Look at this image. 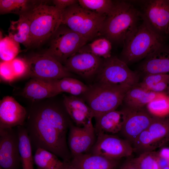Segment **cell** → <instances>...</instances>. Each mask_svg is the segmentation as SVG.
I'll return each mask as SVG.
<instances>
[{
    "label": "cell",
    "instance_id": "1",
    "mask_svg": "<svg viewBox=\"0 0 169 169\" xmlns=\"http://www.w3.org/2000/svg\"><path fill=\"white\" fill-rule=\"evenodd\" d=\"M52 98L32 101L24 126L32 148L45 149L68 162L72 157L67 134L71 122L64 104Z\"/></svg>",
    "mask_w": 169,
    "mask_h": 169
},
{
    "label": "cell",
    "instance_id": "2",
    "mask_svg": "<svg viewBox=\"0 0 169 169\" xmlns=\"http://www.w3.org/2000/svg\"><path fill=\"white\" fill-rule=\"evenodd\" d=\"M141 20L140 11L132 4L124 1H114L105 20L101 35L111 42L123 44L140 24Z\"/></svg>",
    "mask_w": 169,
    "mask_h": 169
},
{
    "label": "cell",
    "instance_id": "3",
    "mask_svg": "<svg viewBox=\"0 0 169 169\" xmlns=\"http://www.w3.org/2000/svg\"><path fill=\"white\" fill-rule=\"evenodd\" d=\"M46 1H37L27 13L32 46H39L50 39L62 24L63 11L49 5Z\"/></svg>",
    "mask_w": 169,
    "mask_h": 169
},
{
    "label": "cell",
    "instance_id": "4",
    "mask_svg": "<svg viewBox=\"0 0 169 169\" xmlns=\"http://www.w3.org/2000/svg\"><path fill=\"white\" fill-rule=\"evenodd\" d=\"M123 44L120 59L127 65L144 59L163 45L162 38L143 20Z\"/></svg>",
    "mask_w": 169,
    "mask_h": 169
},
{
    "label": "cell",
    "instance_id": "5",
    "mask_svg": "<svg viewBox=\"0 0 169 169\" xmlns=\"http://www.w3.org/2000/svg\"><path fill=\"white\" fill-rule=\"evenodd\" d=\"M106 17L86 9L78 3L63 11L62 24L89 41L101 35Z\"/></svg>",
    "mask_w": 169,
    "mask_h": 169
},
{
    "label": "cell",
    "instance_id": "6",
    "mask_svg": "<svg viewBox=\"0 0 169 169\" xmlns=\"http://www.w3.org/2000/svg\"><path fill=\"white\" fill-rule=\"evenodd\" d=\"M129 88L98 82L89 86L84 95L94 118L116 110L122 104L125 95Z\"/></svg>",
    "mask_w": 169,
    "mask_h": 169
},
{
    "label": "cell",
    "instance_id": "7",
    "mask_svg": "<svg viewBox=\"0 0 169 169\" xmlns=\"http://www.w3.org/2000/svg\"><path fill=\"white\" fill-rule=\"evenodd\" d=\"M50 39L49 47L44 53L63 65L68 59L79 51L89 41L63 24Z\"/></svg>",
    "mask_w": 169,
    "mask_h": 169
},
{
    "label": "cell",
    "instance_id": "8",
    "mask_svg": "<svg viewBox=\"0 0 169 169\" xmlns=\"http://www.w3.org/2000/svg\"><path fill=\"white\" fill-rule=\"evenodd\" d=\"M96 76L97 82L129 88L140 82L139 74L130 69L127 64L115 56L104 59Z\"/></svg>",
    "mask_w": 169,
    "mask_h": 169
},
{
    "label": "cell",
    "instance_id": "9",
    "mask_svg": "<svg viewBox=\"0 0 169 169\" xmlns=\"http://www.w3.org/2000/svg\"><path fill=\"white\" fill-rule=\"evenodd\" d=\"M25 59L28 66L27 75L31 78L55 79L72 77V73L63 64L44 53Z\"/></svg>",
    "mask_w": 169,
    "mask_h": 169
},
{
    "label": "cell",
    "instance_id": "10",
    "mask_svg": "<svg viewBox=\"0 0 169 169\" xmlns=\"http://www.w3.org/2000/svg\"><path fill=\"white\" fill-rule=\"evenodd\" d=\"M141 4L140 11L143 21L154 32L162 38L168 33L169 25V0L138 1Z\"/></svg>",
    "mask_w": 169,
    "mask_h": 169
},
{
    "label": "cell",
    "instance_id": "11",
    "mask_svg": "<svg viewBox=\"0 0 169 169\" xmlns=\"http://www.w3.org/2000/svg\"><path fill=\"white\" fill-rule=\"evenodd\" d=\"M96 135V140L90 153L119 160L130 156L134 151L131 144L125 139L109 134L99 133Z\"/></svg>",
    "mask_w": 169,
    "mask_h": 169
},
{
    "label": "cell",
    "instance_id": "12",
    "mask_svg": "<svg viewBox=\"0 0 169 169\" xmlns=\"http://www.w3.org/2000/svg\"><path fill=\"white\" fill-rule=\"evenodd\" d=\"M122 110L124 113V121L120 132L132 145L138 136L148 127L154 116L146 107L133 108L125 106Z\"/></svg>",
    "mask_w": 169,
    "mask_h": 169
},
{
    "label": "cell",
    "instance_id": "13",
    "mask_svg": "<svg viewBox=\"0 0 169 169\" xmlns=\"http://www.w3.org/2000/svg\"><path fill=\"white\" fill-rule=\"evenodd\" d=\"M96 136L92 120L83 126L75 125L71 123L67 143L72 157L78 155L90 153L95 142Z\"/></svg>",
    "mask_w": 169,
    "mask_h": 169
},
{
    "label": "cell",
    "instance_id": "14",
    "mask_svg": "<svg viewBox=\"0 0 169 169\" xmlns=\"http://www.w3.org/2000/svg\"><path fill=\"white\" fill-rule=\"evenodd\" d=\"M104 59L82 48L69 58L64 65L71 73L85 78L97 74Z\"/></svg>",
    "mask_w": 169,
    "mask_h": 169
},
{
    "label": "cell",
    "instance_id": "15",
    "mask_svg": "<svg viewBox=\"0 0 169 169\" xmlns=\"http://www.w3.org/2000/svg\"><path fill=\"white\" fill-rule=\"evenodd\" d=\"M17 130H0V167L16 169L21 161Z\"/></svg>",
    "mask_w": 169,
    "mask_h": 169
},
{
    "label": "cell",
    "instance_id": "16",
    "mask_svg": "<svg viewBox=\"0 0 169 169\" xmlns=\"http://www.w3.org/2000/svg\"><path fill=\"white\" fill-rule=\"evenodd\" d=\"M28 112L12 96H6L0 101V130L24 126Z\"/></svg>",
    "mask_w": 169,
    "mask_h": 169
},
{
    "label": "cell",
    "instance_id": "17",
    "mask_svg": "<svg viewBox=\"0 0 169 169\" xmlns=\"http://www.w3.org/2000/svg\"><path fill=\"white\" fill-rule=\"evenodd\" d=\"M139 70L144 76L153 74H169V49L163 45L159 47L144 59Z\"/></svg>",
    "mask_w": 169,
    "mask_h": 169
},
{
    "label": "cell",
    "instance_id": "18",
    "mask_svg": "<svg viewBox=\"0 0 169 169\" xmlns=\"http://www.w3.org/2000/svg\"><path fill=\"white\" fill-rule=\"evenodd\" d=\"M118 160L89 153L75 156L70 162L76 169H116Z\"/></svg>",
    "mask_w": 169,
    "mask_h": 169
},
{
    "label": "cell",
    "instance_id": "19",
    "mask_svg": "<svg viewBox=\"0 0 169 169\" xmlns=\"http://www.w3.org/2000/svg\"><path fill=\"white\" fill-rule=\"evenodd\" d=\"M23 97L32 101L54 97L57 95L50 79L31 78L21 93Z\"/></svg>",
    "mask_w": 169,
    "mask_h": 169
},
{
    "label": "cell",
    "instance_id": "20",
    "mask_svg": "<svg viewBox=\"0 0 169 169\" xmlns=\"http://www.w3.org/2000/svg\"><path fill=\"white\" fill-rule=\"evenodd\" d=\"M94 126L96 135L99 133L115 134L120 132L124 121L122 110H112L95 118Z\"/></svg>",
    "mask_w": 169,
    "mask_h": 169
},
{
    "label": "cell",
    "instance_id": "21",
    "mask_svg": "<svg viewBox=\"0 0 169 169\" xmlns=\"http://www.w3.org/2000/svg\"><path fill=\"white\" fill-rule=\"evenodd\" d=\"M159 93L148 90L140 86L138 84L128 89L125 95L122 103L125 106L131 108L145 107L157 97Z\"/></svg>",
    "mask_w": 169,
    "mask_h": 169
},
{
    "label": "cell",
    "instance_id": "22",
    "mask_svg": "<svg viewBox=\"0 0 169 169\" xmlns=\"http://www.w3.org/2000/svg\"><path fill=\"white\" fill-rule=\"evenodd\" d=\"M8 36L19 43L28 47L32 46L30 22L27 13L19 16L17 21H11Z\"/></svg>",
    "mask_w": 169,
    "mask_h": 169
},
{
    "label": "cell",
    "instance_id": "23",
    "mask_svg": "<svg viewBox=\"0 0 169 169\" xmlns=\"http://www.w3.org/2000/svg\"><path fill=\"white\" fill-rule=\"evenodd\" d=\"M153 141L155 150L169 141V118L154 117L146 129Z\"/></svg>",
    "mask_w": 169,
    "mask_h": 169
},
{
    "label": "cell",
    "instance_id": "24",
    "mask_svg": "<svg viewBox=\"0 0 169 169\" xmlns=\"http://www.w3.org/2000/svg\"><path fill=\"white\" fill-rule=\"evenodd\" d=\"M50 80L57 95L65 92L78 96L84 95L89 87L80 81L72 77Z\"/></svg>",
    "mask_w": 169,
    "mask_h": 169
},
{
    "label": "cell",
    "instance_id": "25",
    "mask_svg": "<svg viewBox=\"0 0 169 169\" xmlns=\"http://www.w3.org/2000/svg\"><path fill=\"white\" fill-rule=\"evenodd\" d=\"M18 136V148L22 169H34L32 146L25 126H17Z\"/></svg>",
    "mask_w": 169,
    "mask_h": 169
},
{
    "label": "cell",
    "instance_id": "26",
    "mask_svg": "<svg viewBox=\"0 0 169 169\" xmlns=\"http://www.w3.org/2000/svg\"><path fill=\"white\" fill-rule=\"evenodd\" d=\"M33 157L34 163L41 169H63L65 165L57 156L43 148L37 149Z\"/></svg>",
    "mask_w": 169,
    "mask_h": 169
},
{
    "label": "cell",
    "instance_id": "27",
    "mask_svg": "<svg viewBox=\"0 0 169 169\" xmlns=\"http://www.w3.org/2000/svg\"><path fill=\"white\" fill-rule=\"evenodd\" d=\"M37 1L0 0V14L13 13L20 15L29 11Z\"/></svg>",
    "mask_w": 169,
    "mask_h": 169
},
{
    "label": "cell",
    "instance_id": "28",
    "mask_svg": "<svg viewBox=\"0 0 169 169\" xmlns=\"http://www.w3.org/2000/svg\"><path fill=\"white\" fill-rule=\"evenodd\" d=\"M146 108L154 116L166 117L169 114V96L165 93H159L155 99L146 105Z\"/></svg>",
    "mask_w": 169,
    "mask_h": 169
},
{
    "label": "cell",
    "instance_id": "29",
    "mask_svg": "<svg viewBox=\"0 0 169 169\" xmlns=\"http://www.w3.org/2000/svg\"><path fill=\"white\" fill-rule=\"evenodd\" d=\"M82 49L103 59L111 56V42L105 37L95 39L87 46H84Z\"/></svg>",
    "mask_w": 169,
    "mask_h": 169
},
{
    "label": "cell",
    "instance_id": "30",
    "mask_svg": "<svg viewBox=\"0 0 169 169\" xmlns=\"http://www.w3.org/2000/svg\"><path fill=\"white\" fill-rule=\"evenodd\" d=\"M20 51L19 43L9 36L0 39V58L2 61H11L16 58Z\"/></svg>",
    "mask_w": 169,
    "mask_h": 169
},
{
    "label": "cell",
    "instance_id": "31",
    "mask_svg": "<svg viewBox=\"0 0 169 169\" xmlns=\"http://www.w3.org/2000/svg\"><path fill=\"white\" fill-rule=\"evenodd\" d=\"M83 8L97 13L106 16L112 9L114 1L110 0H79Z\"/></svg>",
    "mask_w": 169,
    "mask_h": 169
},
{
    "label": "cell",
    "instance_id": "32",
    "mask_svg": "<svg viewBox=\"0 0 169 169\" xmlns=\"http://www.w3.org/2000/svg\"><path fill=\"white\" fill-rule=\"evenodd\" d=\"M63 103L65 109H70L82 111L92 118H94L90 108L82 98L72 95L63 96Z\"/></svg>",
    "mask_w": 169,
    "mask_h": 169
},
{
    "label": "cell",
    "instance_id": "33",
    "mask_svg": "<svg viewBox=\"0 0 169 169\" xmlns=\"http://www.w3.org/2000/svg\"><path fill=\"white\" fill-rule=\"evenodd\" d=\"M158 152L155 151L142 153L134 160L139 169H159Z\"/></svg>",
    "mask_w": 169,
    "mask_h": 169
},
{
    "label": "cell",
    "instance_id": "34",
    "mask_svg": "<svg viewBox=\"0 0 169 169\" xmlns=\"http://www.w3.org/2000/svg\"><path fill=\"white\" fill-rule=\"evenodd\" d=\"M169 79V74H153L144 76L142 80L139 83L142 88L148 90L151 86L163 80Z\"/></svg>",
    "mask_w": 169,
    "mask_h": 169
},
{
    "label": "cell",
    "instance_id": "35",
    "mask_svg": "<svg viewBox=\"0 0 169 169\" xmlns=\"http://www.w3.org/2000/svg\"><path fill=\"white\" fill-rule=\"evenodd\" d=\"M11 63L16 79L27 75L28 66L25 59L16 57Z\"/></svg>",
    "mask_w": 169,
    "mask_h": 169
},
{
    "label": "cell",
    "instance_id": "36",
    "mask_svg": "<svg viewBox=\"0 0 169 169\" xmlns=\"http://www.w3.org/2000/svg\"><path fill=\"white\" fill-rule=\"evenodd\" d=\"M0 74L1 78L6 81L11 82L16 79L11 61L1 62Z\"/></svg>",
    "mask_w": 169,
    "mask_h": 169
},
{
    "label": "cell",
    "instance_id": "37",
    "mask_svg": "<svg viewBox=\"0 0 169 169\" xmlns=\"http://www.w3.org/2000/svg\"><path fill=\"white\" fill-rule=\"evenodd\" d=\"M169 84V79L161 81L150 87L148 90L156 93H165Z\"/></svg>",
    "mask_w": 169,
    "mask_h": 169
},
{
    "label": "cell",
    "instance_id": "38",
    "mask_svg": "<svg viewBox=\"0 0 169 169\" xmlns=\"http://www.w3.org/2000/svg\"><path fill=\"white\" fill-rule=\"evenodd\" d=\"M54 6L58 9L64 11L69 7L78 3L76 0H54L52 1Z\"/></svg>",
    "mask_w": 169,
    "mask_h": 169
},
{
    "label": "cell",
    "instance_id": "39",
    "mask_svg": "<svg viewBox=\"0 0 169 169\" xmlns=\"http://www.w3.org/2000/svg\"><path fill=\"white\" fill-rule=\"evenodd\" d=\"M120 169H139L134 159L125 161Z\"/></svg>",
    "mask_w": 169,
    "mask_h": 169
},
{
    "label": "cell",
    "instance_id": "40",
    "mask_svg": "<svg viewBox=\"0 0 169 169\" xmlns=\"http://www.w3.org/2000/svg\"><path fill=\"white\" fill-rule=\"evenodd\" d=\"M158 155L169 161V148H162L158 152Z\"/></svg>",
    "mask_w": 169,
    "mask_h": 169
},
{
    "label": "cell",
    "instance_id": "41",
    "mask_svg": "<svg viewBox=\"0 0 169 169\" xmlns=\"http://www.w3.org/2000/svg\"><path fill=\"white\" fill-rule=\"evenodd\" d=\"M65 165L63 169H76L70 162H65Z\"/></svg>",
    "mask_w": 169,
    "mask_h": 169
},
{
    "label": "cell",
    "instance_id": "42",
    "mask_svg": "<svg viewBox=\"0 0 169 169\" xmlns=\"http://www.w3.org/2000/svg\"><path fill=\"white\" fill-rule=\"evenodd\" d=\"M165 93H166L169 96V84Z\"/></svg>",
    "mask_w": 169,
    "mask_h": 169
},
{
    "label": "cell",
    "instance_id": "43",
    "mask_svg": "<svg viewBox=\"0 0 169 169\" xmlns=\"http://www.w3.org/2000/svg\"><path fill=\"white\" fill-rule=\"evenodd\" d=\"M168 33H169V25L168 28Z\"/></svg>",
    "mask_w": 169,
    "mask_h": 169
},
{
    "label": "cell",
    "instance_id": "44",
    "mask_svg": "<svg viewBox=\"0 0 169 169\" xmlns=\"http://www.w3.org/2000/svg\"><path fill=\"white\" fill-rule=\"evenodd\" d=\"M0 169H3L2 168H1L0 167Z\"/></svg>",
    "mask_w": 169,
    "mask_h": 169
},
{
    "label": "cell",
    "instance_id": "45",
    "mask_svg": "<svg viewBox=\"0 0 169 169\" xmlns=\"http://www.w3.org/2000/svg\"><path fill=\"white\" fill-rule=\"evenodd\" d=\"M38 169H40V168H38Z\"/></svg>",
    "mask_w": 169,
    "mask_h": 169
}]
</instances>
